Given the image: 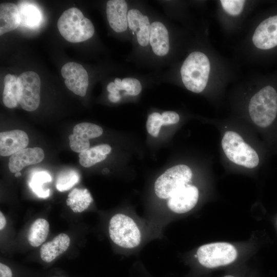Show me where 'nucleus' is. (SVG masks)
<instances>
[{
  "label": "nucleus",
  "mask_w": 277,
  "mask_h": 277,
  "mask_svg": "<svg viewBox=\"0 0 277 277\" xmlns=\"http://www.w3.org/2000/svg\"><path fill=\"white\" fill-rule=\"evenodd\" d=\"M69 145L71 150L81 153L88 150L90 146L89 142L85 141L71 134L69 136Z\"/></svg>",
  "instance_id": "obj_30"
},
{
  "label": "nucleus",
  "mask_w": 277,
  "mask_h": 277,
  "mask_svg": "<svg viewBox=\"0 0 277 277\" xmlns=\"http://www.w3.org/2000/svg\"><path fill=\"white\" fill-rule=\"evenodd\" d=\"M44 158V152L42 148H26L11 155L9 169L10 172L15 173L27 166L41 162Z\"/></svg>",
  "instance_id": "obj_13"
},
{
  "label": "nucleus",
  "mask_w": 277,
  "mask_h": 277,
  "mask_svg": "<svg viewBox=\"0 0 277 277\" xmlns=\"http://www.w3.org/2000/svg\"><path fill=\"white\" fill-rule=\"evenodd\" d=\"M80 180V175L73 170L62 172L57 176L56 181L57 189L63 192L70 189Z\"/></svg>",
  "instance_id": "obj_26"
},
{
  "label": "nucleus",
  "mask_w": 277,
  "mask_h": 277,
  "mask_svg": "<svg viewBox=\"0 0 277 277\" xmlns=\"http://www.w3.org/2000/svg\"><path fill=\"white\" fill-rule=\"evenodd\" d=\"M49 231V224L44 219L39 218L31 224L28 235V241L31 246L37 247L46 240Z\"/></svg>",
  "instance_id": "obj_22"
},
{
  "label": "nucleus",
  "mask_w": 277,
  "mask_h": 277,
  "mask_svg": "<svg viewBox=\"0 0 277 277\" xmlns=\"http://www.w3.org/2000/svg\"><path fill=\"white\" fill-rule=\"evenodd\" d=\"M128 26L136 34L138 44L143 47L149 42L150 24L148 17L138 10L132 9L127 13Z\"/></svg>",
  "instance_id": "obj_15"
},
{
  "label": "nucleus",
  "mask_w": 277,
  "mask_h": 277,
  "mask_svg": "<svg viewBox=\"0 0 277 277\" xmlns=\"http://www.w3.org/2000/svg\"><path fill=\"white\" fill-rule=\"evenodd\" d=\"M61 74L68 89L80 96H84L89 84L87 72L80 64L69 62L61 69Z\"/></svg>",
  "instance_id": "obj_9"
},
{
  "label": "nucleus",
  "mask_w": 277,
  "mask_h": 277,
  "mask_svg": "<svg viewBox=\"0 0 277 277\" xmlns=\"http://www.w3.org/2000/svg\"><path fill=\"white\" fill-rule=\"evenodd\" d=\"M3 102L9 108H15L18 104L17 77L14 75L8 74L4 77Z\"/></svg>",
  "instance_id": "obj_23"
},
{
  "label": "nucleus",
  "mask_w": 277,
  "mask_h": 277,
  "mask_svg": "<svg viewBox=\"0 0 277 277\" xmlns=\"http://www.w3.org/2000/svg\"><path fill=\"white\" fill-rule=\"evenodd\" d=\"M276 224H277V220H276Z\"/></svg>",
  "instance_id": "obj_38"
},
{
  "label": "nucleus",
  "mask_w": 277,
  "mask_h": 277,
  "mask_svg": "<svg viewBox=\"0 0 277 277\" xmlns=\"http://www.w3.org/2000/svg\"><path fill=\"white\" fill-rule=\"evenodd\" d=\"M108 98L112 103H116L121 99V95L119 93H109Z\"/></svg>",
  "instance_id": "obj_34"
},
{
  "label": "nucleus",
  "mask_w": 277,
  "mask_h": 277,
  "mask_svg": "<svg viewBox=\"0 0 277 277\" xmlns=\"http://www.w3.org/2000/svg\"><path fill=\"white\" fill-rule=\"evenodd\" d=\"M120 90H125L127 94L136 95L141 92L142 86L138 80L132 77H126L122 80Z\"/></svg>",
  "instance_id": "obj_28"
},
{
  "label": "nucleus",
  "mask_w": 277,
  "mask_h": 277,
  "mask_svg": "<svg viewBox=\"0 0 277 277\" xmlns=\"http://www.w3.org/2000/svg\"><path fill=\"white\" fill-rule=\"evenodd\" d=\"M163 126L162 115L157 112H154L149 115L146 123L148 132L152 136H158L161 126Z\"/></svg>",
  "instance_id": "obj_27"
},
{
  "label": "nucleus",
  "mask_w": 277,
  "mask_h": 277,
  "mask_svg": "<svg viewBox=\"0 0 277 277\" xmlns=\"http://www.w3.org/2000/svg\"><path fill=\"white\" fill-rule=\"evenodd\" d=\"M14 176L15 177H18L21 176V173L20 172H17L15 173Z\"/></svg>",
  "instance_id": "obj_36"
},
{
  "label": "nucleus",
  "mask_w": 277,
  "mask_h": 277,
  "mask_svg": "<svg viewBox=\"0 0 277 277\" xmlns=\"http://www.w3.org/2000/svg\"><path fill=\"white\" fill-rule=\"evenodd\" d=\"M107 89L109 93H119V89L115 84L113 82H110L107 86Z\"/></svg>",
  "instance_id": "obj_33"
},
{
  "label": "nucleus",
  "mask_w": 277,
  "mask_h": 277,
  "mask_svg": "<svg viewBox=\"0 0 277 277\" xmlns=\"http://www.w3.org/2000/svg\"><path fill=\"white\" fill-rule=\"evenodd\" d=\"M111 151V148L108 144L94 146L80 153L79 162L84 167H91L104 161Z\"/></svg>",
  "instance_id": "obj_19"
},
{
  "label": "nucleus",
  "mask_w": 277,
  "mask_h": 277,
  "mask_svg": "<svg viewBox=\"0 0 277 277\" xmlns=\"http://www.w3.org/2000/svg\"><path fill=\"white\" fill-rule=\"evenodd\" d=\"M70 243V239L67 234L64 233L58 234L52 241L44 244L41 247L42 260L47 263L53 261L68 249Z\"/></svg>",
  "instance_id": "obj_17"
},
{
  "label": "nucleus",
  "mask_w": 277,
  "mask_h": 277,
  "mask_svg": "<svg viewBox=\"0 0 277 277\" xmlns=\"http://www.w3.org/2000/svg\"><path fill=\"white\" fill-rule=\"evenodd\" d=\"M249 113L254 123L266 128L273 122L277 115V91L270 85L261 89L250 99Z\"/></svg>",
  "instance_id": "obj_3"
},
{
  "label": "nucleus",
  "mask_w": 277,
  "mask_h": 277,
  "mask_svg": "<svg viewBox=\"0 0 277 277\" xmlns=\"http://www.w3.org/2000/svg\"><path fill=\"white\" fill-rule=\"evenodd\" d=\"M109 234L116 245L125 249H133L140 245L142 233L135 221L123 213L114 214L110 220Z\"/></svg>",
  "instance_id": "obj_4"
},
{
  "label": "nucleus",
  "mask_w": 277,
  "mask_h": 277,
  "mask_svg": "<svg viewBox=\"0 0 277 277\" xmlns=\"http://www.w3.org/2000/svg\"><path fill=\"white\" fill-rule=\"evenodd\" d=\"M12 274L10 268L7 265L0 263V277H12Z\"/></svg>",
  "instance_id": "obj_32"
},
{
  "label": "nucleus",
  "mask_w": 277,
  "mask_h": 277,
  "mask_svg": "<svg viewBox=\"0 0 277 277\" xmlns=\"http://www.w3.org/2000/svg\"><path fill=\"white\" fill-rule=\"evenodd\" d=\"M57 26L62 36L73 43L85 41L94 33L92 22L75 7L65 10L58 18Z\"/></svg>",
  "instance_id": "obj_2"
},
{
  "label": "nucleus",
  "mask_w": 277,
  "mask_h": 277,
  "mask_svg": "<svg viewBox=\"0 0 277 277\" xmlns=\"http://www.w3.org/2000/svg\"><path fill=\"white\" fill-rule=\"evenodd\" d=\"M6 225L5 216L2 211L0 212V230H2Z\"/></svg>",
  "instance_id": "obj_35"
},
{
  "label": "nucleus",
  "mask_w": 277,
  "mask_h": 277,
  "mask_svg": "<svg viewBox=\"0 0 277 277\" xmlns=\"http://www.w3.org/2000/svg\"><path fill=\"white\" fill-rule=\"evenodd\" d=\"M127 5L123 0H110L106 4V14L111 28L116 32L125 31L128 26Z\"/></svg>",
  "instance_id": "obj_14"
},
{
  "label": "nucleus",
  "mask_w": 277,
  "mask_h": 277,
  "mask_svg": "<svg viewBox=\"0 0 277 277\" xmlns=\"http://www.w3.org/2000/svg\"><path fill=\"white\" fill-rule=\"evenodd\" d=\"M192 177L191 169L178 165L168 169L154 183V192L160 199H169L176 191L188 184Z\"/></svg>",
  "instance_id": "obj_7"
},
{
  "label": "nucleus",
  "mask_w": 277,
  "mask_h": 277,
  "mask_svg": "<svg viewBox=\"0 0 277 277\" xmlns=\"http://www.w3.org/2000/svg\"><path fill=\"white\" fill-rule=\"evenodd\" d=\"M223 8L231 15L236 16L242 11L245 3L242 0H222L220 1Z\"/></svg>",
  "instance_id": "obj_29"
},
{
  "label": "nucleus",
  "mask_w": 277,
  "mask_h": 277,
  "mask_svg": "<svg viewBox=\"0 0 277 277\" xmlns=\"http://www.w3.org/2000/svg\"><path fill=\"white\" fill-rule=\"evenodd\" d=\"M224 277H235V276L231 275H227L224 276Z\"/></svg>",
  "instance_id": "obj_37"
},
{
  "label": "nucleus",
  "mask_w": 277,
  "mask_h": 277,
  "mask_svg": "<svg viewBox=\"0 0 277 277\" xmlns=\"http://www.w3.org/2000/svg\"><path fill=\"white\" fill-rule=\"evenodd\" d=\"M161 115L163 126L174 124L180 121L179 115L174 111H165L162 113Z\"/></svg>",
  "instance_id": "obj_31"
},
{
  "label": "nucleus",
  "mask_w": 277,
  "mask_h": 277,
  "mask_svg": "<svg viewBox=\"0 0 277 277\" xmlns=\"http://www.w3.org/2000/svg\"><path fill=\"white\" fill-rule=\"evenodd\" d=\"M103 132V129L100 126L92 123L84 122L74 127L72 134L84 141L89 142L90 139L101 136Z\"/></svg>",
  "instance_id": "obj_25"
},
{
  "label": "nucleus",
  "mask_w": 277,
  "mask_h": 277,
  "mask_svg": "<svg viewBox=\"0 0 277 277\" xmlns=\"http://www.w3.org/2000/svg\"><path fill=\"white\" fill-rule=\"evenodd\" d=\"M21 24L18 6L11 3L0 5V35L16 29Z\"/></svg>",
  "instance_id": "obj_18"
},
{
  "label": "nucleus",
  "mask_w": 277,
  "mask_h": 277,
  "mask_svg": "<svg viewBox=\"0 0 277 277\" xmlns=\"http://www.w3.org/2000/svg\"><path fill=\"white\" fill-rule=\"evenodd\" d=\"M29 143L27 134L21 130H13L1 132L0 154L6 156L26 148Z\"/></svg>",
  "instance_id": "obj_12"
},
{
  "label": "nucleus",
  "mask_w": 277,
  "mask_h": 277,
  "mask_svg": "<svg viewBox=\"0 0 277 277\" xmlns=\"http://www.w3.org/2000/svg\"><path fill=\"white\" fill-rule=\"evenodd\" d=\"M198 199L197 187L188 184L178 189L168 199L167 206L173 212L184 213L195 206Z\"/></svg>",
  "instance_id": "obj_10"
},
{
  "label": "nucleus",
  "mask_w": 277,
  "mask_h": 277,
  "mask_svg": "<svg viewBox=\"0 0 277 277\" xmlns=\"http://www.w3.org/2000/svg\"><path fill=\"white\" fill-rule=\"evenodd\" d=\"M52 181L50 175L46 171L34 172L31 176L29 186L35 194L42 198L49 196L50 190L45 189L44 185Z\"/></svg>",
  "instance_id": "obj_24"
},
{
  "label": "nucleus",
  "mask_w": 277,
  "mask_h": 277,
  "mask_svg": "<svg viewBox=\"0 0 277 277\" xmlns=\"http://www.w3.org/2000/svg\"><path fill=\"white\" fill-rule=\"evenodd\" d=\"M237 256L234 246L226 242L205 244L200 246L196 251L200 264L208 268L230 264L235 260Z\"/></svg>",
  "instance_id": "obj_6"
},
{
  "label": "nucleus",
  "mask_w": 277,
  "mask_h": 277,
  "mask_svg": "<svg viewBox=\"0 0 277 277\" xmlns=\"http://www.w3.org/2000/svg\"><path fill=\"white\" fill-rule=\"evenodd\" d=\"M149 43L153 52L159 56L166 55L169 50L168 31L160 22H154L150 25Z\"/></svg>",
  "instance_id": "obj_16"
},
{
  "label": "nucleus",
  "mask_w": 277,
  "mask_h": 277,
  "mask_svg": "<svg viewBox=\"0 0 277 277\" xmlns=\"http://www.w3.org/2000/svg\"><path fill=\"white\" fill-rule=\"evenodd\" d=\"M41 80L37 73L26 71L17 77L18 101L27 111L35 110L40 103Z\"/></svg>",
  "instance_id": "obj_8"
},
{
  "label": "nucleus",
  "mask_w": 277,
  "mask_h": 277,
  "mask_svg": "<svg viewBox=\"0 0 277 277\" xmlns=\"http://www.w3.org/2000/svg\"><path fill=\"white\" fill-rule=\"evenodd\" d=\"M256 47L269 50L277 46V15L263 21L256 28L252 36Z\"/></svg>",
  "instance_id": "obj_11"
},
{
  "label": "nucleus",
  "mask_w": 277,
  "mask_h": 277,
  "mask_svg": "<svg viewBox=\"0 0 277 277\" xmlns=\"http://www.w3.org/2000/svg\"><path fill=\"white\" fill-rule=\"evenodd\" d=\"M18 8L20 14L21 24L28 27L39 25L41 14L37 7L29 1H19Z\"/></svg>",
  "instance_id": "obj_21"
},
{
  "label": "nucleus",
  "mask_w": 277,
  "mask_h": 277,
  "mask_svg": "<svg viewBox=\"0 0 277 277\" xmlns=\"http://www.w3.org/2000/svg\"><path fill=\"white\" fill-rule=\"evenodd\" d=\"M210 70L208 58L203 52H191L184 61L181 75L185 87L194 93L202 92L206 87Z\"/></svg>",
  "instance_id": "obj_1"
},
{
  "label": "nucleus",
  "mask_w": 277,
  "mask_h": 277,
  "mask_svg": "<svg viewBox=\"0 0 277 277\" xmlns=\"http://www.w3.org/2000/svg\"><path fill=\"white\" fill-rule=\"evenodd\" d=\"M92 202V196L87 189L74 188L66 200L67 206L75 213L85 210Z\"/></svg>",
  "instance_id": "obj_20"
},
{
  "label": "nucleus",
  "mask_w": 277,
  "mask_h": 277,
  "mask_svg": "<svg viewBox=\"0 0 277 277\" xmlns=\"http://www.w3.org/2000/svg\"><path fill=\"white\" fill-rule=\"evenodd\" d=\"M221 144L227 157L234 164L248 168H253L258 165L259 157L258 153L236 132L226 131Z\"/></svg>",
  "instance_id": "obj_5"
}]
</instances>
